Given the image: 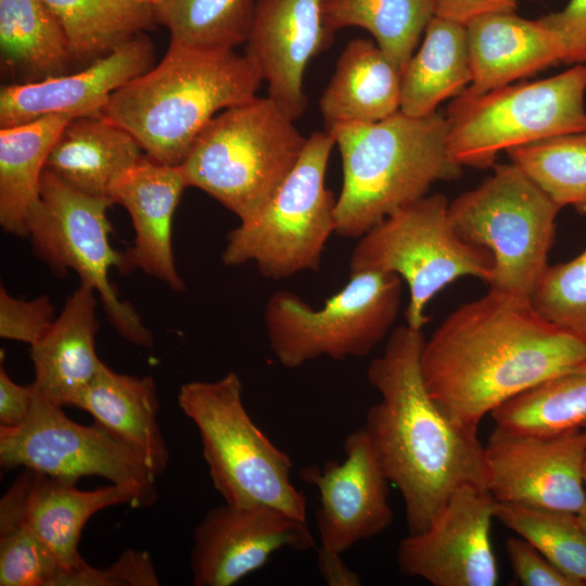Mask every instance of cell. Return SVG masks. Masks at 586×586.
Wrapping results in <instances>:
<instances>
[{
    "label": "cell",
    "instance_id": "6da1fadb",
    "mask_svg": "<svg viewBox=\"0 0 586 586\" xmlns=\"http://www.w3.org/2000/svg\"><path fill=\"white\" fill-rule=\"evenodd\" d=\"M585 358L586 343L544 319L530 300L489 290L424 340L420 368L441 409L477 431L497 407Z\"/></svg>",
    "mask_w": 586,
    "mask_h": 586
},
{
    "label": "cell",
    "instance_id": "7a4b0ae2",
    "mask_svg": "<svg viewBox=\"0 0 586 586\" xmlns=\"http://www.w3.org/2000/svg\"><path fill=\"white\" fill-rule=\"evenodd\" d=\"M421 330H393L367 369L380 395L362 426L390 484L404 501L408 534L428 528L463 485L486 487L477 431L455 423L430 396L420 368Z\"/></svg>",
    "mask_w": 586,
    "mask_h": 586
},
{
    "label": "cell",
    "instance_id": "3957f363",
    "mask_svg": "<svg viewBox=\"0 0 586 586\" xmlns=\"http://www.w3.org/2000/svg\"><path fill=\"white\" fill-rule=\"evenodd\" d=\"M262 80L245 53L170 41L162 61L117 89L101 115L151 158L180 166L215 113L255 98Z\"/></svg>",
    "mask_w": 586,
    "mask_h": 586
},
{
    "label": "cell",
    "instance_id": "277c9868",
    "mask_svg": "<svg viewBox=\"0 0 586 586\" xmlns=\"http://www.w3.org/2000/svg\"><path fill=\"white\" fill-rule=\"evenodd\" d=\"M327 131V130H326ZM339 146L343 183L335 233L360 238L398 208L426 195L441 180L460 177L447 150L446 116L411 117L400 110L374 123L329 130Z\"/></svg>",
    "mask_w": 586,
    "mask_h": 586
},
{
    "label": "cell",
    "instance_id": "5b68a950",
    "mask_svg": "<svg viewBox=\"0 0 586 586\" xmlns=\"http://www.w3.org/2000/svg\"><path fill=\"white\" fill-rule=\"evenodd\" d=\"M306 141L271 98L255 97L215 116L180 168L188 187L206 192L242 221L273 195Z\"/></svg>",
    "mask_w": 586,
    "mask_h": 586
},
{
    "label": "cell",
    "instance_id": "8992f818",
    "mask_svg": "<svg viewBox=\"0 0 586 586\" xmlns=\"http://www.w3.org/2000/svg\"><path fill=\"white\" fill-rule=\"evenodd\" d=\"M240 377L191 381L178 406L196 426L214 488L233 506H267L307 521L304 494L291 480L293 463L255 424Z\"/></svg>",
    "mask_w": 586,
    "mask_h": 586
},
{
    "label": "cell",
    "instance_id": "52a82bcc",
    "mask_svg": "<svg viewBox=\"0 0 586 586\" xmlns=\"http://www.w3.org/2000/svg\"><path fill=\"white\" fill-rule=\"evenodd\" d=\"M493 167L449 202V219L462 240L492 254L489 290L530 300L548 267L561 207L515 164Z\"/></svg>",
    "mask_w": 586,
    "mask_h": 586
},
{
    "label": "cell",
    "instance_id": "ba28073f",
    "mask_svg": "<svg viewBox=\"0 0 586 586\" xmlns=\"http://www.w3.org/2000/svg\"><path fill=\"white\" fill-rule=\"evenodd\" d=\"M334 144L328 131L307 138L296 165L269 201L228 233L225 265L254 263L263 277L273 280L319 270L336 230V199L324 184Z\"/></svg>",
    "mask_w": 586,
    "mask_h": 586
},
{
    "label": "cell",
    "instance_id": "9c48e42d",
    "mask_svg": "<svg viewBox=\"0 0 586 586\" xmlns=\"http://www.w3.org/2000/svg\"><path fill=\"white\" fill-rule=\"evenodd\" d=\"M442 193L424 195L372 227L353 250L349 272L383 271L399 276L409 298L406 324L421 330L426 307L445 286L463 277L488 282L492 254L462 240L451 225Z\"/></svg>",
    "mask_w": 586,
    "mask_h": 586
},
{
    "label": "cell",
    "instance_id": "30bf717a",
    "mask_svg": "<svg viewBox=\"0 0 586 586\" xmlns=\"http://www.w3.org/2000/svg\"><path fill=\"white\" fill-rule=\"evenodd\" d=\"M586 64L532 82L476 97L460 94L447 109V150L461 167L487 168L502 151L586 132Z\"/></svg>",
    "mask_w": 586,
    "mask_h": 586
},
{
    "label": "cell",
    "instance_id": "8fae6325",
    "mask_svg": "<svg viewBox=\"0 0 586 586\" xmlns=\"http://www.w3.org/2000/svg\"><path fill=\"white\" fill-rule=\"evenodd\" d=\"M402 291V278L383 271L351 273L347 284L318 309L292 291H276L264 311L269 347L289 369L320 357H364L394 324Z\"/></svg>",
    "mask_w": 586,
    "mask_h": 586
},
{
    "label": "cell",
    "instance_id": "7c38bea8",
    "mask_svg": "<svg viewBox=\"0 0 586 586\" xmlns=\"http://www.w3.org/2000/svg\"><path fill=\"white\" fill-rule=\"evenodd\" d=\"M113 204L110 198L82 193L44 169L39 199L27 218V235L37 256L56 275L74 270L80 282L97 292L120 336L151 347L153 334L110 281L113 267L127 271L125 255L110 243L112 227L106 212Z\"/></svg>",
    "mask_w": 586,
    "mask_h": 586
},
{
    "label": "cell",
    "instance_id": "4fadbf2b",
    "mask_svg": "<svg viewBox=\"0 0 586 586\" xmlns=\"http://www.w3.org/2000/svg\"><path fill=\"white\" fill-rule=\"evenodd\" d=\"M62 408L35 388L27 419L16 426L0 425L1 467L28 469L73 484L100 476L132 488L143 507L152 505L158 475L145 458L101 424H79Z\"/></svg>",
    "mask_w": 586,
    "mask_h": 586
},
{
    "label": "cell",
    "instance_id": "5bb4252c",
    "mask_svg": "<svg viewBox=\"0 0 586 586\" xmlns=\"http://www.w3.org/2000/svg\"><path fill=\"white\" fill-rule=\"evenodd\" d=\"M485 450L495 501L578 514L586 505L584 429L544 435L498 428Z\"/></svg>",
    "mask_w": 586,
    "mask_h": 586
},
{
    "label": "cell",
    "instance_id": "9a60e30c",
    "mask_svg": "<svg viewBox=\"0 0 586 586\" xmlns=\"http://www.w3.org/2000/svg\"><path fill=\"white\" fill-rule=\"evenodd\" d=\"M495 502L485 487H459L428 528L399 543V572L433 586H495L498 569L491 539Z\"/></svg>",
    "mask_w": 586,
    "mask_h": 586
},
{
    "label": "cell",
    "instance_id": "2e32d148",
    "mask_svg": "<svg viewBox=\"0 0 586 586\" xmlns=\"http://www.w3.org/2000/svg\"><path fill=\"white\" fill-rule=\"evenodd\" d=\"M192 542L190 566L195 586H232L281 549L315 547L306 520L267 506L226 502L205 513Z\"/></svg>",
    "mask_w": 586,
    "mask_h": 586
},
{
    "label": "cell",
    "instance_id": "e0dca14e",
    "mask_svg": "<svg viewBox=\"0 0 586 586\" xmlns=\"http://www.w3.org/2000/svg\"><path fill=\"white\" fill-rule=\"evenodd\" d=\"M345 458L301 470L319 496L316 525L320 546L343 553L393 523L388 480L362 428L344 442Z\"/></svg>",
    "mask_w": 586,
    "mask_h": 586
},
{
    "label": "cell",
    "instance_id": "ac0fdd59",
    "mask_svg": "<svg viewBox=\"0 0 586 586\" xmlns=\"http://www.w3.org/2000/svg\"><path fill=\"white\" fill-rule=\"evenodd\" d=\"M116 505L143 507L132 488L111 483L92 491L23 469L0 500V531L22 528L34 535L65 566L87 564L78 551L81 532L97 512Z\"/></svg>",
    "mask_w": 586,
    "mask_h": 586
},
{
    "label": "cell",
    "instance_id": "d6986e66",
    "mask_svg": "<svg viewBox=\"0 0 586 586\" xmlns=\"http://www.w3.org/2000/svg\"><path fill=\"white\" fill-rule=\"evenodd\" d=\"M333 36L324 23L322 0H256L245 54L267 81L268 97L294 120L307 104L305 68Z\"/></svg>",
    "mask_w": 586,
    "mask_h": 586
},
{
    "label": "cell",
    "instance_id": "ffe728a7",
    "mask_svg": "<svg viewBox=\"0 0 586 586\" xmlns=\"http://www.w3.org/2000/svg\"><path fill=\"white\" fill-rule=\"evenodd\" d=\"M154 48L142 33L74 74L7 85L0 92V126L46 115H101L110 97L152 67Z\"/></svg>",
    "mask_w": 586,
    "mask_h": 586
},
{
    "label": "cell",
    "instance_id": "44dd1931",
    "mask_svg": "<svg viewBox=\"0 0 586 586\" xmlns=\"http://www.w3.org/2000/svg\"><path fill=\"white\" fill-rule=\"evenodd\" d=\"M187 182L180 166L160 163L144 154L112 183L109 196L129 214L133 245L124 253L127 271L140 269L182 292L184 283L173 254L171 226Z\"/></svg>",
    "mask_w": 586,
    "mask_h": 586
},
{
    "label": "cell",
    "instance_id": "7402d4cb",
    "mask_svg": "<svg viewBox=\"0 0 586 586\" xmlns=\"http://www.w3.org/2000/svg\"><path fill=\"white\" fill-rule=\"evenodd\" d=\"M466 28L472 79L463 95H481L562 63L558 40L539 20L497 12Z\"/></svg>",
    "mask_w": 586,
    "mask_h": 586
},
{
    "label": "cell",
    "instance_id": "603a6c76",
    "mask_svg": "<svg viewBox=\"0 0 586 586\" xmlns=\"http://www.w3.org/2000/svg\"><path fill=\"white\" fill-rule=\"evenodd\" d=\"M95 308L97 292L80 282L49 330L30 345L33 384L43 397L61 407L73 406L102 364L95 353Z\"/></svg>",
    "mask_w": 586,
    "mask_h": 586
},
{
    "label": "cell",
    "instance_id": "cb8c5ba5",
    "mask_svg": "<svg viewBox=\"0 0 586 586\" xmlns=\"http://www.w3.org/2000/svg\"><path fill=\"white\" fill-rule=\"evenodd\" d=\"M136 139L103 115L72 118L47 158L46 170L69 187L109 196L114 180L143 155Z\"/></svg>",
    "mask_w": 586,
    "mask_h": 586
},
{
    "label": "cell",
    "instance_id": "d4e9b609",
    "mask_svg": "<svg viewBox=\"0 0 586 586\" xmlns=\"http://www.w3.org/2000/svg\"><path fill=\"white\" fill-rule=\"evenodd\" d=\"M73 407L89 412L94 422L137 449L157 475L169 453L157 423L158 398L154 379L113 371L104 362Z\"/></svg>",
    "mask_w": 586,
    "mask_h": 586
},
{
    "label": "cell",
    "instance_id": "484cf974",
    "mask_svg": "<svg viewBox=\"0 0 586 586\" xmlns=\"http://www.w3.org/2000/svg\"><path fill=\"white\" fill-rule=\"evenodd\" d=\"M402 72L371 40L354 39L341 53L320 98L326 130L382 120L400 109Z\"/></svg>",
    "mask_w": 586,
    "mask_h": 586
},
{
    "label": "cell",
    "instance_id": "4316f807",
    "mask_svg": "<svg viewBox=\"0 0 586 586\" xmlns=\"http://www.w3.org/2000/svg\"><path fill=\"white\" fill-rule=\"evenodd\" d=\"M471 79L466 25L434 16L402 72L399 110L411 117L431 115L441 102L460 95Z\"/></svg>",
    "mask_w": 586,
    "mask_h": 586
},
{
    "label": "cell",
    "instance_id": "83f0119b",
    "mask_svg": "<svg viewBox=\"0 0 586 586\" xmlns=\"http://www.w3.org/2000/svg\"><path fill=\"white\" fill-rule=\"evenodd\" d=\"M72 118L52 114L0 129V224L5 232L27 237L47 158Z\"/></svg>",
    "mask_w": 586,
    "mask_h": 586
},
{
    "label": "cell",
    "instance_id": "f1b7e54d",
    "mask_svg": "<svg viewBox=\"0 0 586 586\" xmlns=\"http://www.w3.org/2000/svg\"><path fill=\"white\" fill-rule=\"evenodd\" d=\"M3 63L29 81L61 75L73 58L67 38L43 0H0Z\"/></svg>",
    "mask_w": 586,
    "mask_h": 586
},
{
    "label": "cell",
    "instance_id": "f546056e",
    "mask_svg": "<svg viewBox=\"0 0 586 586\" xmlns=\"http://www.w3.org/2000/svg\"><path fill=\"white\" fill-rule=\"evenodd\" d=\"M73 58L98 59L157 23L155 5L137 0H43Z\"/></svg>",
    "mask_w": 586,
    "mask_h": 586
},
{
    "label": "cell",
    "instance_id": "4dcf8cb0",
    "mask_svg": "<svg viewBox=\"0 0 586 586\" xmlns=\"http://www.w3.org/2000/svg\"><path fill=\"white\" fill-rule=\"evenodd\" d=\"M496 428L532 434L582 429L586 422V358L521 394L491 413Z\"/></svg>",
    "mask_w": 586,
    "mask_h": 586
},
{
    "label": "cell",
    "instance_id": "1f68e13d",
    "mask_svg": "<svg viewBox=\"0 0 586 586\" xmlns=\"http://www.w3.org/2000/svg\"><path fill=\"white\" fill-rule=\"evenodd\" d=\"M322 12L333 35L347 26L369 31L400 72L435 16L432 0H322Z\"/></svg>",
    "mask_w": 586,
    "mask_h": 586
},
{
    "label": "cell",
    "instance_id": "d6a6232c",
    "mask_svg": "<svg viewBox=\"0 0 586 586\" xmlns=\"http://www.w3.org/2000/svg\"><path fill=\"white\" fill-rule=\"evenodd\" d=\"M256 0H162L157 23L170 41L201 49L229 50L246 41Z\"/></svg>",
    "mask_w": 586,
    "mask_h": 586
},
{
    "label": "cell",
    "instance_id": "836d02e7",
    "mask_svg": "<svg viewBox=\"0 0 586 586\" xmlns=\"http://www.w3.org/2000/svg\"><path fill=\"white\" fill-rule=\"evenodd\" d=\"M507 154L557 205L586 214V132L532 142Z\"/></svg>",
    "mask_w": 586,
    "mask_h": 586
},
{
    "label": "cell",
    "instance_id": "e575fe53",
    "mask_svg": "<svg viewBox=\"0 0 586 586\" xmlns=\"http://www.w3.org/2000/svg\"><path fill=\"white\" fill-rule=\"evenodd\" d=\"M495 519L531 543L578 586L586 585V530L578 514L496 501Z\"/></svg>",
    "mask_w": 586,
    "mask_h": 586
},
{
    "label": "cell",
    "instance_id": "d590c367",
    "mask_svg": "<svg viewBox=\"0 0 586 586\" xmlns=\"http://www.w3.org/2000/svg\"><path fill=\"white\" fill-rule=\"evenodd\" d=\"M530 301L544 319L586 343V247L571 260L548 265Z\"/></svg>",
    "mask_w": 586,
    "mask_h": 586
},
{
    "label": "cell",
    "instance_id": "8d00e7d4",
    "mask_svg": "<svg viewBox=\"0 0 586 586\" xmlns=\"http://www.w3.org/2000/svg\"><path fill=\"white\" fill-rule=\"evenodd\" d=\"M71 570L27 531H0L1 586H65Z\"/></svg>",
    "mask_w": 586,
    "mask_h": 586
},
{
    "label": "cell",
    "instance_id": "74e56055",
    "mask_svg": "<svg viewBox=\"0 0 586 586\" xmlns=\"http://www.w3.org/2000/svg\"><path fill=\"white\" fill-rule=\"evenodd\" d=\"M54 307L47 296L16 298L0 288V336L29 345L39 341L54 321Z\"/></svg>",
    "mask_w": 586,
    "mask_h": 586
},
{
    "label": "cell",
    "instance_id": "f35d334b",
    "mask_svg": "<svg viewBox=\"0 0 586 586\" xmlns=\"http://www.w3.org/2000/svg\"><path fill=\"white\" fill-rule=\"evenodd\" d=\"M506 551L514 576L521 585L578 586L519 535L507 539Z\"/></svg>",
    "mask_w": 586,
    "mask_h": 586
},
{
    "label": "cell",
    "instance_id": "ab89813d",
    "mask_svg": "<svg viewBox=\"0 0 586 586\" xmlns=\"http://www.w3.org/2000/svg\"><path fill=\"white\" fill-rule=\"evenodd\" d=\"M538 20L558 40L562 63L586 64V0H570L561 11Z\"/></svg>",
    "mask_w": 586,
    "mask_h": 586
},
{
    "label": "cell",
    "instance_id": "60d3db41",
    "mask_svg": "<svg viewBox=\"0 0 586 586\" xmlns=\"http://www.w3.org/2000/svg\"><path fill=\"white\" fill-rule=\"evenodd\" d=\"M35 396L33 383L23 386L15 383L3 366L0 367V422L4 426L23 423L31 409Z\"/></svg>",
    "mask_w": 586,
    "mask_h": 586
},
{
    "label": "cell",
    "instance_id": "b9f144b4",
    "mask_svg": "<svg viewBox=\"0 0 586 586\" xmlns=\"http://www.w3.org/2000/svg\"><path fill=\"white\" fill-rule=\"evenodd\" d=\"M517 0H432L435 16L467 25L491 13L514 12Z\"/></svg>",
    "mask_w": 586,
    "mask_h": 586
},
{
    "label": "cell",
    "instance_id": "7bdbcfd3",
    "mask_svg": "<svg viewBox=\"0 0 586 586\" xmlns=\"http://www.w3.org/2000/svg\"><path fill=\"white\" fill-rule=\"evenodd\" d=\"M341 555L321 546L318 548V566L323 579L332 586L360 585L359 576L344 563Z\"/></svg>",
    "mask_w": 586,
    "mask_h": 586
},
{
    "label": "cell",
    "instance_id": "ee69618b",
    "mask_svg": "<svg viewBox=\"0 0 586 586\" xmlns=\"http://www.w3.org/2000/svg\"><path fill=\"white\" fill-rule=\"evenodd\" d=\"M578 518H579L584 528L586 530V513L585 512H579Z\"/></svg>",
    "mask_w": 586,
    "mask_h": 586
},
{
    "label": "cell",
    "instance_id": "f6af8a7d",
    "mask_svg": "<svg viewBox=\"0 0 586 586\" xmlns=\"http://www.w3.org/2000/svg\"><path fill=\"white\" fill-rule=\"evenodd\" d=\"M137 1L146 2V3L153 4V5H157L162 0H137Z\"/></svg>",
    "mask_w": 586,
    "mask_h": 586
},
{
    "label": "cell",
    "instance_id": "bcb514c9",
    "mask_svg": "<svg viewBox=\"0 0 586 586\" xmlns=\"http://www.w3.org/2000/svg\"><path fill=\"white\" fill-rule=\"evenodd\" d=\"M584 479H585V487H586V466H585ZM581 512H585V513H586V505H585L584 509H583Z\"/></svg>",
    "mask_w": 586,
    "mask_h": 586
},
{
    "label": "cell",
    "instance_id": "7dc6e473",
    "mask_svg": "<svg viewBox=\"0 0 586 586\" xmlns=\"http://www.w3.org/2000/svg\"><path fill=\"white\" fill-rule=\"evenodd\" d=\"M583 429H584V431L586 432V422H585V424L583 425Z\"/></svg>",
    "mask_w": 586,
    "mask_h": 586
},
{
    "label": "cell",
    "instance_id": "c3c4849f",
    "mask_svg": "<svg viewBox=\"0 0 586 586\" xmlns=\"http://www.w3.org/2000/svg\"><path fill=\"white\" fill-rule=\"evenodd\" d=\"M518 1V0H517Z\"/></svg>",
    "mask_w": 586,
    "mask_h": 586
}]
</instances>
